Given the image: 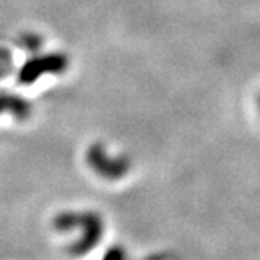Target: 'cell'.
Here are the masks:
<instances>
[{
  "label": "cell",
  "instance_id": "1",
  "mask_svg": "<svg viewBox=\"0 0 260 260\" xmlns=\"http://www.w3.org/2000/svg\"><path fill=\"white\" fill-rule=\"evenodd\" d=\"M22 108L24 105L21 102H17L16 99H11V98H0V113L5 110H13L16 111L17 115L22 113Z\"/></svg>",
  "mask_w": 260,
  "mask_h": 260
}]
</instances>
